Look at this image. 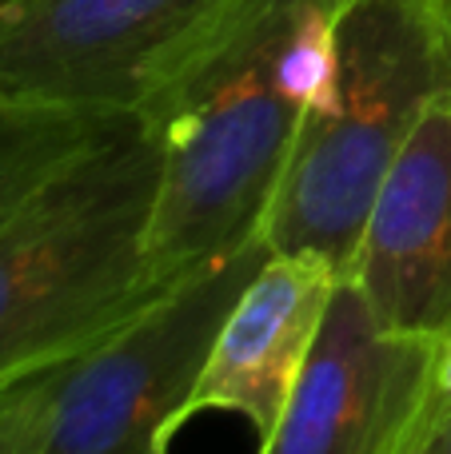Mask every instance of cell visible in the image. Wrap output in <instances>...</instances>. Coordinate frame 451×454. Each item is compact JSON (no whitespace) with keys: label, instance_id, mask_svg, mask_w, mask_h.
<instances>
[{"label":"cell","instance_id":"5b68a950","mask_svg":"<svg viewBox=\"0 0 451 454\" xmlns=\"http://www.w3.org/2000/svg\"><path fill=\"white\" fill-rule=\"evenodd\" d=\"M224 0H0V100L136 112Z\"/></svg>","mask_w":451,"mask_h":454},{"label":"cell","instance_id":"3957f363","mask_svg":"<svg viewBox=\"0 0 451 454\" xmlns=\"http://www.w3.org/2000/svg\"><path fill=\"white\" fill-rule=\"evenodd\" d=\"M444 92L451 0H340L332 92L304 120L264 220L268 247L348 279L384 176Z\"/></svg>","mask_w":451,"mask_h":454},{"label":"cell","instance_id":"ba28073f","mask_svg":"<svg viewBox=\"0 0 451 454\" xmlns=\"http://www.w3.org/2000/svg\"><path fill=\"white\" fill-rule=\"evenodd\" d=\"M336 283L340 275L320 259L272 251L232 303L184 423L200 411H232L268 439L316 347Z\"/></svg>","mask_w":451,"mask_h":454},{"label":"cell","instance_id":"30bf717a","mask_svg":"<svg viewBox=\"0 0 451 454\" xmlns=\"http://www.w3.org/2000/svg\"><path fill=\"white\" fill-rule=\"evenodd\" d=\"M48 379H52V367L0 387V454H36V427Z\"/></svg>","mask_w":451,"mask_h":454},{"label":"cell","instance_id":"52a82bcc","mask_svg":"<svg viewBox=\"0 0 451 454\" xmlns=\"http://www.w3.org/2000/svg\"><path fill=\"white\" fill-rule=\"evenodd\" d=\"M348 279L384 331L451 339V92H444L388 168Z\"/></svg>","mask_w":451,"mask_h":454},{"label":"cell","instance_id":"6da1fadb","mask_svg":"<svg viewBox=\"0 0 451 454\" xmlns=\"http://www.w3.org/2000/svg\"><path fill=\"white\" fill-rule=\"evenodd\" d=\"M340 0H224L136 108L160 156L156 291L260 239L308 112L336 80Z\"/></svg>","mask_w":451,"mask_h":454},{"label":"cell","instance_id":"277c9868","mask_svg":"<svg viewBox=\"0 0 451 454\" xmlns=\"http://www.w3.org/2000/svg\"><path fill=\"white\" fill-rule=\"evenodd\" d=\"M268 255L260 235L168 287L88 351L56 363L36 454H168L232 303Z\"/></svg>","mask_w":451,"mask_h":454},{"label":"cell","instance_id":"9c48e42d","mask_svg":"<svg viewBox=\"0 0 451 454\" xmlns=\"http://www.w3.org/2000/svg\"><path fill=\"white\" fill-rule=\"evenodd\" d=\"M120 116L128 112H80L0 100V223L20 212L40 184L52 180Z\"/></svg>","mask_w":451,"mask_h":454},{"label":"cell","instance_id":"8fae6325","mask_svg":"<svg viewBox=\"0 0 451 454\" xmlns=\"http://www.w3.org/2000/svg\"><path fill=\"white\" fill-rule=\"evenodd\" d=\"M415 454H451V387H444L436 375L423 399V431Z\"/></svg>","mask_w":451,"mask_h":454},{"label":"cell","instance_id":"7a4b0ae2","mask_svg":"<svg viewBox=\"0 0 451 454\" xmlns=\"http://www.w3.org/2000/svg\"><path fill=\"white\" fill-rule=\"evenodd\" d=\"M160 156L128 112L0 223V387L72 359L160 299L144 239Z\"/></svg>","mask_w":451,"mask_h":454},{"label":"cell","instance_id":"8992f818","mask_svg":"<svg viewBox=\"0 0 451 454\" xmlns=\"http://www.w3.org/2000/svg\"><path fill=\"white\" fill-rule=\"evenodd\" d=\"M436 355L439 343L384 331L356 283L340 279L260 454H388L428 395Z\"/></svg>","mask_w":451,"mask_h":454}]
</instances>
